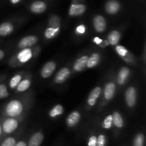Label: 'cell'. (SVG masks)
Returning a JSON list of instances; mask_svg holds the SVG:
<instances>
[{"label": "cell", "instance_id": "cell-1", "mask_svg": "<svg viewBox=\"0 0 146 146\" xmlns=\"http://www.w3.org/2000/svg\"><path fill=\"white\" fill-rule=\"evenodd\" d=\"M23 110V106L21 102L18 100H12L7 106L6 111L8 115L11 117H17L19 115Z\"/></svg>", "mask_w": 146, "mask_h": 146}, {"label": "cell", "instance_id": "cell-2", "mask_svg": "<svg viewBox=\"0 0 146 146\" xmlns=\"http://www.w3.org/2000/svg\"><path fill=\"white\" fill-rule=\"evenodd\" d=\"M17 127H18V122L15 119L9 118L4 122L1 128L2 131H4V133L7 134H10L13 133Z\"/></svg>", "mask_w": 146, "mask_h": 146}, {"label": "cell", "instance_id": "cell-3", "mask_svg": "<svg viewBox=\"0 0 146 146\" xmlns=\"http://www.w3.org/2000/svg\"><path fill=\"white\" fill-rule=\"evenodd\" d=\"M136 90L133 87H130L127 89L125 92V101L129 107H132L136 103Z\"/></svg>", "mask_w": 146, "mask_h": 146}, {"label": "cell", "instance_id": "cell-4", "mask_svg": "<svg viewBox=\"0 0 146 146\" xmlns=\"http://www.w3.org/2000/svg\"><path fill=\"white\" fill-rule=\"evenodd\" d=\"M38 42V37L36 36H27L21 39V41L19 42V47L21 49H25L27 47L35 44Z\"/></svg>", "mask_w": 146, "mask_h": 146}, {"label": "cell", "instance_id": "cell-5", "mask_svg": "<svg viewBox=\"0 0 146 146\" xmlns=\"http://www.w3.org/2000/svg\"><path fill=\"white\" fill-rule=\"evenodd\" d=\"M94 25L96 31L98 32H103L106 27V21L103 16L97 15L94 19Z\"/></svg>", "mask_w": 146, "mask_h": 146}, {"label": "cell", "instance_id": "cell-6", "mask_svg": "<svg viewBox=\"0 0 146 146\" xmlns=\"http://www.w3.org/2000/svg\"><path fill=\"white\" fill-rule=\"evenodd\" d=\"M56 63L54 62L51 61L47 62L44 66L42 70H41V77H44V78H48V77H49L54 73V70L56 69Z\"/></svg>", "mask_w": 146, "mask_h": 146}, {"label": "cell", "instance_id": "cell-7", "mask_svg": "<svg viewBox=\"0 0 146 146\" xmlns=\"http://www.w3.org/2000/svg\"><path fill=\"white\" fill-rule=\"evenodd\" d=\"M119 2L116 0H109L106 4V11L110 14H114L118 12L120 9Z\"/></svg>", "mask_w": 146, "mask_h": 146}, {"label": "cell", "instance_id": "cell-8", "mask_svg": "<svg viewBox=\"0 0 146 146\" xmlns=\"http://www.w3.org/2000/svg\"><path fill=\"white\" fill-rule=\"evenodd\" d=\"M70 70L67 67H64L58 72L55 77V82L58 84L63 83L68 78L70 75Z\"/></svg>", "mask_w": 146, "mask_h": 146}, {"label": "cell", "instance_id": "cell-9", "mask_svg": "<svg viewBox=\"0 0 146 146\" xmlns=\"http://www.w3.org/2000/svg\"><path fill=\"white\" fill-rule=\"evenodd\" d=\"M86 6L84 4H72L70 7L69 15L70 16H79L84 14L86 11Z\"/></svg>", "mask_w": 146, "mask_h": 146}, {"label": "cell", "instance_id": "cell-10", "mask_svg": "<svg viewBox=\"0 0 146 146\" xmlns=\"http://www.w3.org/2000/svg\"><path fill=\"white\" fill-rule=\"evenodd\" d=\"M44 140V135L41 132H38L33 135L29 141L27 146H40Z\"/></svg>", "mask_w": 146, "mask_h": 146}, {"label": "cell", "instance_id": "cell-11", "mask_svg": "<svg viewBox=\"0 0 146 146\" xmlns=\"http://www.w3.org/2000/svg\"><path fill=\"white\" fill-rule=\"evenodd\" d=\"M101 93V88L99 87H97L94 88L90 93L88 98V103L91 106L95 105L96 103L97 100L99 97L100 94Z\"/></svg>", "mask_w": 146, "mask_h": 146}, {"label": "cell", "instance_id": "cell-12", "mask_svg": "<svg viewBox=\"0 0 146 146\" xmlns=\"http://www.w3.org/2000/svg\"><path fill=\"white\" fill-rule=\"evenodd\" d=\"M46 4L45 2L41 1H36L33 3L31 6V10L32 12L36 14L42 13L46 9Z\"/></svg>", "mask_w": 146, "mask_h": 146}, {"label": "cell", "instance_id": "cell-13", "mask_svg": "<svg viewBox=\"0 0 146 146\" xmlns=\"http://www.w3.org/2000/svg\"><path fill=\"white\" fill-rule=\"evenodd\" d=\"M115 92V84L113 82H108L104 90V97L106 100H110L113 97Z\"/></svg>", "mask_w": 146, "mask_h": 146}, {"label": "cell", "instance_id": "cell-14", "mask_svg": "<svg viewBox=\"0 0 146 146\" xmlns=\"http://www.w3.org/2000/svg\"><path fill=\"white\" fill-rule=\"evenodd\" d=\"M80 118H81V115L80 113L77 111H74L68 115L67 117L66 123L69 127H74L75 126L77 123L79 122Z\"/></svg>", "mask_w": 146, "mask_h": 146}, {"label": "cell", "instance_id": "cell-15", "mask_svg": "<svg viewBox=\"0 0 146 146\" xmlns=\"http://www.w3.org/2000/svg\"><path fill=\"white\" fill-rule=\"evenodd\" d=\"M88 60V56H83V57H81V58L77 60L76 62H75V64H74V70L77 72L82 71V70L85 68L86 66Z\"/></svg>", "mask_w": 146, "mask_h": 146}, {"label": "cell", "instance_id": "cell-16", "mask_svg": "<svg viewBox=\"0 0 146 146\" xmlns=\"http://www.w3.org/2000/svg\"><path fill=\"white\" fill-rule=\"evenodd\" d=\"M14 30V27L9 22H4L0 24V36H7L11 34Z\"/></svg>", "mask_w": 146, "mask_h": 146}, {"label": "cell", "instance_id": "cell-17", "mask_svg": "<svg viewBox=\"0 0 146 146\" xmlns=\"http://www.w3.org/2000/svg\"><path fill=\"white\" fill-rule=\"evenodd\" d=\"M121 39V34L119 31H116V30H113V31H111L110 34L108 36V44H111V45H115L118 43Z\"/></svg>", "mask_w": 146, "mask_h": 146}, {"label": "cell", "instance_id": "cell-18", "mask_svg": "<svg viewBox=\"0 0 146 146\" xmlns=\"http://www.w3.org/2000/svg\"><path fill=\"white\" fill-rule=\"evenodd\" d=\"M31 56H32L31 50L30 49L25 48L19 53L18 60L21 62H27L29 60L31 59Z\"/></svg>", "mask_w": 146, "mask_h": 146}, {"label": "cell", "instance_id": "cell-19", "mask_svg": "<svg viewBox=\"0 0 146 146\" xmlns=\"http://www.w3.org/2000/svg\"><path fill=\"white\" fill-rule=\"evenodd\" d=\"M130 74V70L128 67H123L121 69L118 75V82L119 84H123L125 83V80L128 78Z\"/></svg>", "mask_w": 146, "mask_h": 146}, {"label": "cell", "instance_id": "cell-20", "mask_svg": "<svg viewBox=\"0 0 146 146\" xmlns=\"http://www.w3.org/2000/svg\"><path fill=\"white\" fill-rule=\"evenodd\" d=\"M100 60V55L97 53L93 54L90 58H88V62H87V67L88 68H93L95 66H96L98 64Z\"/></svg>", "mask_w": 146, "mask_h": 146}, {"label": "cell", "instance_id": "cell-21", "mask_svg": "<svg viewBox=\"0 0 146 146\" xmlns=\"http://www.w3.org/2000/svg\"><path fill=\"white\" fill-rule=\"evenodd\" d=\"M112 117L113 123H114V125H115L116 127H120V128H121V127H123V120L122 117H121V115L119 113H117V112H115V113H113V114Z\"/></svg>", "mask_w": 146, "mask_h": 146}, {"label": "cell", "instance_id": "cell-22", "mask_svg": "<svg viewBox=\"0 0 146 146\" xmlns=\"http://www.w3.org/2000/svg\"><path fill=\"white\" fill-rule=\"evenodd\" d=\"M64 113V107L61 104H57V105L54 106L53 107L52 110L50 111L49 115L51 117H55L56 116L60 115H62Z\"/></svg>", "mask_w": 146, "mask_h": 146}, {"label": "cell", "instance_id": "cell-23", "mask_svg": "<svg viewBox=\"0 0 146 146\" xmlns=\"http://www.w3.org/2000/svg\"><path fill=\"white\" fill-rule=\"evenodd\" d=\"M31 82L29 80H24L19 83L17 85V90L19 92H24L27 90L30 87Z\"/></svg>", "mask_w": 146, "mask_h": 146}, {"label": "cell", "instance_id": "cell-24", "mask_svg": "<svg viewBox=\"0 0 146 146\" xmlns=\"http://www.w3.org/2000/svg\"><path fill=\"white\" fill-rule=\"evenodd\" d=\"M59 31V28H52V27H48L45 31V37L47 39H51L55 37L56 34Z\"/></svg>", "mask_w": 146, "mask_h": 146}, {"label": "cell", "instance_id": "cell-25", "mask_svg": "<svg viewBox=\"0 0 146 146\" xmlns=\"http://www.w3.org/2000/svg\"><path fill=\"white\" fill-rule=\"evenodd\" d=\"M50 27L52 28H59L60 26V19L58 16H53L51 17L48 22Z\"/></svg>", "mask_w": 146, "mask_h": 146}, {"label": "cell", "instance_id": "cell-26", "mask_svg": "<svg viewBox=\"0 0 146 146\" xmlns=\"http://www.w3.org/2000/svg\"><path fill=\"white\" fill-rule=\"evenodd\" d=\"M144 135L141 133L137 135L133 140V146H144Z\"/></svg>", "mask_w": 146, "mask_h": 146}, {"label": "cell", "instance_id": "cell-27", "mask_svg": "<svg viewBox=\"0 0 146 146\" xmlns=\"http://www.w3.org/2000/svg\"><path fill=\"white\" fill-rule=\"evenodd\" d=\"M16 143H17V141L15 138L12 137H9L1 143L0 146H14Z\"/></svg>", "mask_w": 146, "mask_h": 146}, {"label": "cell", "instance_id": "cell-28", "mask_svg": "<svg viewBox=\"0 0 146 146\" xmlns=\"http://www.w3.org/2000/svg\"><path fill=\"white\" fill-rule=\"evenodd\" d=\"M21 77L19 74H17V75H15L14 77H13L9 83V85L10 87H11V88H15V87L18 85L19 83L21 82Z\"/></svg>", "mask_w": 146, "mask_h": 146}, {"label": "cell", "instance_id": "cell-29", "mask_svg": "<svg viewBox=\"0 0 146 146\" xmlns=\"http://www.w3.org/2000/svg\"><path fill=\"white\" fill-rule=\"evenodd\" d=\"M113 125V117L112 115H108L104 120V123H103V127L106 129L111 128V126Z\"/></svg>", "mask_w": 146, "mask_h": 146}, {"label": "cell", "instance_id": "cell-30", "mask_svg": "<svg viewBox=\"0 0 146 146\" xmlns=\"http://www.w3.org/2000/svg\"><path fill=\"white\" fill-rule=\"evenodd\" d=\"M115 50H116V52L121 56V57H124L127 54H128V51L126 50V48L121 45H118L115 47Z\"/></svg>", "mask_w": 146, "mask_h": 146}, {"label": "cell", "instance_id": "cell-31", "mask_svg": "<svg viewBox=\"0 0 146 146\" xmlns=\"http://www.w3.org/2000/svg\"><path fill=\"white\" fill-rule=\"evenodd\" d=\"M9 96V92L5 84H0V99L6 98Z\"/></svg>", "mask_w": 146, "mask_h": 146}, {"label": "cell", "instance_id": "cell-32", "mask_svg": "<svg viewBox=\"0 0 146 146\" xmlns=\"http://www.w3.org/2000/svg\"><path fill=\"white\" fill-rule=\"evenodd\" d=\"M106 139L104 135H99L97 137L96 146H106Z\"/></svg>", "mask_w": 146, "mask_h": 146}, {"label": "cell", "instance_id": "cell-33", "mask_svg": "<svg viewBox=\"0 0 146 146\" xmlns=\"http://www.w3.org/2000/svg\"><path fill=\"white\" fill-rule=\"evenodd\" d=\"M97 137L95 135L91 136L88 142V146H96Z\"/></svg>", "mask_w": 146, "mask_h": 146}, {"label": "cell", "instance_id": "cell-34", "mask_svg": "<svg viewBox=\"0 0 146 146\" xmlns=\"http://www.w3.org/2000/svg\"><path fill=\"white\" fill-rule=\"evenodd\" d=\"M123 59L124 60H125L127 62H132L133 60V55L131 53L128 52V54H127L125 57H123Z\"/></svg>", "mask_w": 146, "mask_h": 146}, {"label": "cell", "instance_id": "cell-35", "mask_svg": "<svg viewBox=\"0 0 146 146\" xmlns=\"http://www.w3.org/2000/svg\"><path fill=\"white\" fill-rule=\"evenodd\" d=\"M85 30H86V27H85V26L83 25V24L79 25L78 27H77V28H76L77 33H78V34H84V33L85 32Z\"/></svg>", "mask_w": 146, "mask_h": 146}, {"label": "cell", "instance_id": "cell-36", "mask_svg": "<svg viewBox=\"0 0 146 146\" xmlns=\"http://www.w3.org/2000/svg\"><path fill=\"white\" fill-rule=\"evenodd\" d=\"M94 42L96 44L99 45V44L102 42V40H101V39H100L99 37H95V38H94Z\"/></svg>", "mask_w": 146, "mask_h": 146}, {"label": "cell", "instance_id": "cell-37", "mask_svg": "<svg viewBox=\"0 0 146 146\" xmlns=\"http://www.w3.org/2000/svg\"><path fill=\"white\" fill-rule=\"evenodd\" d=\"M14 146H27V145L24 141H19L16 143V145Z\"/></svg>", "mask_w": 146, "mask_h": 146}, {"label": "cell", "instance_id": "cell-38", "mask_svg": "<svg viewBox=\"0 0 146 146\" xmlns=\"http://www.w3.org/2000/svg\"><path fill=\"white\" fill-rule=\"evenodd\" d=\"M99 45L101 46V47H106V46L108 45V41H107V40H105V41H102V42H101V44H99Z\"/></svg>", "mask_w": 146, "mask_h": 146}, {"label": "cell", "instance_id": "cell-39", "mask_svg": "<svg viewBox=\"0 0 146 146\" xmlns=\"http://www.w3.org/2000/svg\"><path fill=\"white\" fill-rule=\"evenodd\" d=\"M4 57V52L2 51V50H0V60H2Z\"/></svg>", "mask_w": 146, "mask_h": 146}, {"label": "cell", "instance_id": "cell-40", "mask_svg": "<svg viewBox=\"0 0 146 146\" xmlns=\"http://www.w3.org/2000/svg\"><path fill=\"white\" fill-rule=\"evenodd\" d=\"M11 1V3H13V4H17V3H18L19 1H20V0H10Z\"/></svg>", "mask_w": 146, "mask_h": 146}, {"label": "cell", "instance_id": "cell-41", "mask_svg": "<svg viewBox=\"0 0 146 146\" xmlns=\"http://www.w3.org/2000/svg\"><path fill=\"white\" fill-rule=\"evenodd\" d=\"M1 134H2V128H1V125H0V137H1Z\"/></svg>", "mask_w": 146, "mask_h": 146}]
</instances>
